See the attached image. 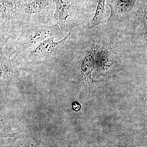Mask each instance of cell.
Instances as JSON below:
<instances>
[{
    "label": "cell",
    "mask_w": 147,
    "mask_h": 147,
    "mask_svg": "<svg viewBox=\"0 0 147 147\" xmlns=\"http://www.w3.org/2000/svg\"><path fill=\"white\" fill-rule=\"evenodd\" d=\"M123 31L138 53L147 57V0H137Z\"/></svg>",
    "instance_id": "cell-4"
},
{
    "label": "cell",
    "mask_w": 147,
    "mask_h": 147,
    "mask_svg": "<svg viewBox=\"0 0 147 147\" xmlns=\"http://www.w3.org/2000/svg\"><path fill=\"white\" fill-rule=\"evenodd\" d=\"M66 35L57 24L24 26L15 38L7 40L9 53L13 57L33 49L46 40L54 38L61 40Z\"/></svg>",
    "instance_id": "cell-3"
},
{
    "label": "cell",
    "mask_w": 147,
    "mask_h": 147,
    "mask_svg": "<svg viewBox=\"0 0 147 147\" xmlns=\"http://www.w3.org/2000/svg\"><path fill=\"white\" fill-rule=\"evenodd\" d=\"M107 0H98L94 16L87 24L90 28L107 23L110 16V10H105V3Z\"/></svg>",
    "instance_id": "cell-8"
},
{
    "label": "cell",
    "mask_w": 147,
    "mask_h": 147,
    "mask_svg": "<svg viewBox=\"0 0 147 147\" xmlns=\"http://www.w3.org/2000/svg\"><path fill=\"white\" fill-rule=\"evenodd\" d=\"M137 0H107L110 16L106 24L113 28L123 31L126 29Z\"/></svg>",
    "instance_id": "cell-6"
},
{
    "label": "cell",
    "mask_w": 147,
    "mask_h": 147,
    "mask_svg": "<svg viewBox=\"0 0 147 147\" xmlns=\"http://www.w3.org/2000/svg\"><path fill=\"white\" fill-rule=\"evenodd\" d=\"M17 3L13 0H0V37L7 38L8 36Z\"/></svg>",
    "instance_id": "cell-7"
},
{
    "label": "cell",
    "mask_w": 147,
    "mask_h": 147,
    "mask_svg": "<svg viewBox=\"0 0 147 147\" xmlns=\"http://www.w3.org/2000/svg\"><path fill=\"white\" fill-rule=\"evenodd\" d=\"M84 1H86L87 3H89L90 5L96 7L97 5L98 2V0H84Z\"/></svg>",
    "instance_id": "cell-10"
},
{
    "label": "cell",
    "mask_w": 147,
    "mask_h": 147,
    "mask_svg": "<svg viewBox=\"0 0 147 147\" xmlns=\"http://www.w3.org/2000/svg\"><path fill=\"white\" fill-rule=\"evenodd\" d=\"M17 1H19V0H17Z\"/></svg>",
    "instance_id": "cell-12"
},
{
    "label": "cell",
    "mask_w": 147,
    "mask_h": 147,
    "mask_svg": "<svg viewBox=\"0 0 147 147\" xmlns=\"http://www.w3.org/2000/svg\"><path fill=\"white\" fill-rule=\"evenodd\" d=\"M55 2L54 22L66 35L76 27L88 24L96 8L84 0H55Z\"/></svg>",
    "instance_id": "cell-2"
},
{
    "label": "cell",
    "mask_w": 147,
    "mask_h": 147,
    "mask_svg": "<svg viewBox=\"0 0 147 147\" xmlns=\"http://www.w3.org/2000/svg\"><path fill=\"white\" fill-rule=\"evenodd\" d=\"M72 107L74 110L76 111H79L81 108V105L77 102H74L72 104Z\"/></svg>",
    "instance_id": "cell-9"
},
{
    "label": "cell",
    "mask_w": 147,
    "mask_h": 147,
    "mask_svg": "<svg viewBox=\"0 0 147 147\" xmlns=\"http://www.w3.org/2000/svg\"><path fill=\"white\" fill-rule=\"evenodd\" d=\"M68 36V33L57 42L54 41V38L44 40L33 49L13 57V60L31 65L57 63L59 55Z\"/></svg>",
    "instance_id": "cell-5"
},
{
    "label": "cell",
    "mask_w": 147,
    "mask_h": 147,
    "mask_svg": "<svg viewBox=\"0 0 147 147\" xmlns=\"http://www.w3.org/2000/svg\"><path fill=\"white\" fill-rule=\"evenodd\" d=\"M55 0H19L14 7L10 32L7 38H16L24 26L55 25Z\"/></svg>",
    "instance_id": "cell-1"
},
{
    "label": "cell",
    "mask_w": 147,
    "mask_h": 147,
    "mask_svg": "<svg viewBox=\"0 0 147 147\" xmlns=\"http://www.w3.org/2000/svg\"><path fill=\"white\" fill-rule=\"evenodd\" d=\"M14 1H16V0H14ZM16 1V2H18V1Z\"/></svg>",
    "instance_id": "cell-11"
}]
</instances>
